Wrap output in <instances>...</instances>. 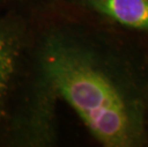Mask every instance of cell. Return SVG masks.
Masks as SVG:
<instances>
[{"mask_svg": "<svg viewBox=\"0 0 148 147\" xmlns=\"http://www.w3.org/2000/svg\"><path fill=\"white\" fill-rule=\"evenodd\" d=\"M39 67L53 90L105 147H148V34L75 8L40 42Z\"/></svg>", "mask_w": 148, "mask_h": 147, "instance_id": "1", "label": "cell"}, {"mask_svg": "<svg viewBox=\"0 0 148 147\" xmlns=\"http://www.w3.org/2000/svg\"><path fill=\"white\" fill-rule=\"evenodd\" d=\"M75 9L133 32L148 34V0H72Z\"/></svg>", "mask_w": 148, "mask_h": 147, "instance_id": "2", "label": "cell"}, {"mask_svg": "<svg viewBox=\"0 0 148 147\" xmlns=\"http://www.w3.org/2000/svg\"><path fill=\"white\" fill-rule=\"evenodd\" d=\"M23 43L16 31L0 24V117L18 74Z\"/></svg>", "mask_w": 148, "mask_h": 147, "instance_id": "3", "label": "cell"}, {"mask_svg": "<svg viewBox=\"0 0 148 147\" xmlns=\"http://www.w3.org/2000/svg\"><path fill=\"white\" fill-rule=\"evenodd\" d=\"M146 131L148 135V108H147V114H146Z\"/></svg>", "mask_w": 148, "mask_h": 147, "instance_id": "4", "label": "cell"}]
</instances>
